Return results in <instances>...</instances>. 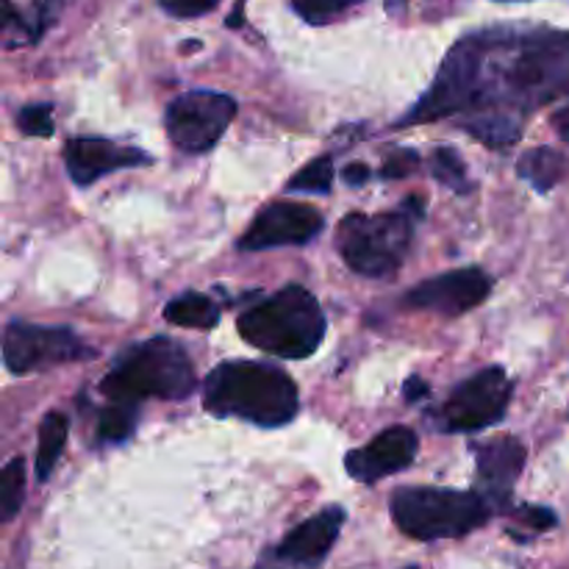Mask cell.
<instances>
[{
  "mask_svg": "<svg viewBox=\"0 0 569 569\" xmlns=\"http://www.w3.org/2000/svg\"><path fill=\"white\" fill-rule=\"evenodd\" d=\"M567 92L569 33L550 28L470 33L445 56L437 81L403 117V126L442 120L459 111H537Z\"/></svg>",
  "mask_w": 569,
  "mask_h": 569,
  "instance_id": "obj_1",
  "label": "cell"
},
{
  "mask_svg": "<svg viewBox=\"0 0 569 569\" xmlns=\"http://www.w3.org/2000/svg\"><path fill=\"white\" fill-rule=\"evenodd\" d=\"M203 406L214 417H239L261 428H281L298 417V383L261 361H222L206 376Z\"/></svg>",
  "mask_w": 569,
  "mask_h": 569,
  "instance_id": "obj_2",
  "label": "cell"
},
{
  "mask_svg": "<svg viewBox=\"0 0 569 569\" xmlns=\"http://www.w3.org/2000/svg\"><path fill=\"white\" fill-rule=\"evenodd\" d=\"M239 337L278 359H309L326 337V315L306 287H283L237 320Z\"/></svg>",
  "mask_w": 569,
  "mask_h": 569,
  "instance_id": "obj_3",
  "label": "cell"
},
{
  "mask_svg": "<svg viewBox=\"0 0 569 569\" xmlns=\"http://www.w3.org/2000/svg\"><path fill=\"white\" fill-rule=\"evenodd\" d=\"M100 389L114 403L128 406L148 398L187 400L198 389V376L181 345L156 337L128 348L106 372Z\"/></svg>",
  "mask_w": 569,
  "mask_h": 569,
  "instance_id": "obj_4",
  "label": "cell"
},
{
  "mask_svg": "<svg viewBox=\"0 0 569 569\" xmlns=\"http://www.w3.org/2000/svg\"><path fill=\"white\" fill-rule=\"evenodd\" d=\"M392 520L406 537L420 542L459 539L487 526L492 506L478 492H453V489L409 487L398 489L389 500Z\"/></svg>",
  "mask_w": 569,
  "mask_h": 569,
  "instance_id": "obj_5",
  "label": "cell"
},
{
  "mask_svg": "<svg viewBox=\"0 0 569 569\" xmlns=\"http://www.w3.org/2000/svg\"><path fill=\"white\" fill-rule=\"evenodd\" d=\"M415 239V220L400 211L348 214L339 222L337 248L345 264L361 278H389L403 267Z\"/></svg>",
  "mask_w": 569,
  "mask_h": 569,
  "instance_id": "obj_6",
  "label": "cell"
},
{
  "mask_svg": "<svg viewBox=\"0 0 569 569\" xmlns=\"http://www.w3.org/2000/svg\"><path fill=\"white\" fill-rule=\"evenodd\" d=\"M233 117H237V100L231 94L192 89V92L178 94L167 106V137L178 150L189 156L209 153L228 131Z\"/></svg>",
  "mask_w": 569,
  "mask_h": 569,
  "instance_id": "obj_7",
  "label": "cell"
},
{
  "mask_svg": "<svg viewBox=\"0 0 569 569\" xmlns=\"http://www.w3.org/2000/svg\"><path fill=\"white\" fill-rule=\"evenodd\" d=\"M511 381L503 367H487L478 376L450 392V398L439 406V428L448 433H470L495 426L506 417L511 403Z\"/></svg>",
  "mask_w": 569,
  "mask_h": 569,
  "instance_id": "obj_8",
  "label": "cell"
},
{
  "mask_svg": "<svg viewBox=\"0 0 569 569\" xmlns=\"http://www.w3.org/2000/svg\"><path fill=\"white\" fill-rule=\"evenodd\" d=\"M92 356L94 350L87 348L70 328L11 322L3 333L6 370L14 376H31V372L50 370L67 361L92 359Z\"/></svg>",
  "mask_w": 569,
  "mask_h": 569,
  "instance_id": "obj_9",
  "label": "cell"
},
{
  "mask_svg": "<svg viewBox=\"0 0 569 569\" xmlns=\"http://www.w3.org/2000/svg\"><path fill=\"white\" fill-rule=\"evenodd\" d=\"M489 292H492V278L478 267H467V270L442 272V276L417 283L411 292H406L403 306L442 317H459L481 306Z\"/></svg>",
  "mask_w": 569,
  "mask_h": 569,
  "instance_id": "obj_10",
  "label": "cell"
},
{
  "mask_svg": "<svg viewBox=\"0 0 569 569\" xmlns=\"http://www.w3.org/2000/svg\"><path fill=\"white\" fill-rule=\"evenodd\" d=\"M322 231V214L306 203H270L256 214L248 231L239 239L242 250L283 248V244H306Z\"/></svg>",
  "mask_w": 569,
  "mask_h": 569,
  "instance_id": "obj_11",
  "label": "cell"
},
{
  "mask_svg": "<svg viewBox=\"0 0 569 569\" xmlns=\"http://www.w3.org/2000/svg\"><path fill=\"white\" fill-rule=\"evenodd\" d=\"M417 433L406 426L387 428L370 445L345 456V470L361 483H378L406 470L417 456Z\"/></svg>",
  "mask_w": 569,
  "mask_h": 569,
  "instance_id": "obj_12",
  "label": "cell"
},
{
  "mask_svg": "<svg viewBox=\"0 0 569 569\" xmlns=\"http://www.w3.org/2000/svg\"><path fill=\"white\" fill-rule=\"evenodd\" d=\"M150 161L153 159L142 150L122 148V144L100 137H78L64 144V167L76 187H92L109 172L126 170V167H144Z\"/></svg>",
  "mask_w": 569,
  "mask_h": 569,
  "instance_id": "obj_13",
  "label": "cell"
},
{
  "mask_svg": "<svg viewBox=\"0 0 569 569\" xmlns=\"http://www.w3.org/2000/svg\"><path fill=\"white\" fill-rule=\"evenodd\" d=\"M478 461V487H481V498L489 500L492 509L506 506L511 498V487L520 478L522 465H526V448L520 439L500 437L487 445L476 448Z\"/></svg>",
  "mask_w": 569,
  "mask_h": 569,
  "instance_id": "obj_14",
  "label": "cell"
},
{
  "mask_svg": "<svg viewBox=\"0 0 569 569\" xmlns=\"http://www.w3.org/2000/svg\"><path fill=\"white\" fill-rule=\"evenodd\" d=\"M342 526L345 511L339 506H328L320 515H315L311 520L300 522L295 531H289V537L278 545L276 559L303 569L320 567L326 561V556L331 553Z\"/></svg>",
  "mask_w": 569,
  "mask_h": 569,
  "instance_id": "obj_15",
  "label": "cell"
},
{
  "mask_svg": "<svg viewBox=\"0 0 569 569\" xmlns=\"http://www.w3.org/2000/svg\"><path fill=\"white\" fill-rule=\"evenodd\" d=\"M164 320L178 328L211 331L220 322V306L200 292H183L164 306Z\"/></svg>",
  "mask_w": 569,
  "mask_h": 569,
  "instance_id": "obj_16",
  "label": "cell"
},
{
  "mask_svg": "<svg viewBox=\"0 0 569 569\" xmlns=\"http://www.w3.org/2000/svg\"><path fill=\"white\" fill-rule=\"evenodd\" d=\"M569 161L565 159V153L553 148H537L528 150L520 161H517V172H520L522 181L531 183L537 192H550L556 183L565 178Z\"/></svg>",
  "mask_w": 569,
  "mask_h": 569,
  "instance_id": "obj_17",
  "label": "cell"
},
{
  "mask_svg": "<svg viewBox=\"0 0 569 569\" xmlns=\"http://www.w3.org/2000/svg\"><path fill=\"white\" fill-rule=\"evenodd\" d=\"M67 437H70V420L61 411H50L39 426V448H37V478L48 481L53 467L59 465L64 453Z\"/></svg>",
  "mask_w": 569,
  "mask_h": 569,
  "instance_id": "obj_18",
  "label": "cell"
},
{
  "mask_svg": "<svg viewBox=\"0 0 569 569\" xmlns=\"http://www.w3.org/2000/svg\"><path fill=\"white\" fill-rule=\"evenodd\" d=\"M465 128L487 148H511L522 137V122L511 114H478Z\"/></svg>",
  "mask_w": 569,
  "mask_h": 569,
  "instance_id": "obj_19",
  "label": "cell"
},
{
  "mask_svg": "<svg viewBox=\"0 0 569 569\" xmlns=\"http://www.w3.org/2000/svg\"><path fill=\"white\" fill-rule=\"evenodd\" d=\"M137 431V409L128 403H111L109 409L100 411L98 420V439L109 445L126 442Z\"/></svg>",
  "mask_w": 569,
  "mask_h": 569,
  "instance_id": "obj_20",
  "label": "cell"
},
{
  "mask_svg": "<svg viewBox=\"0 0 569 569\" xmlns=\"http://www.w3.org/2000/svg\"><path fill=\"white\" fill-rule=\"evenodd\" d=\"M22 498H26V461L11 459L0 476V509L6 522L14 520L17 511L22 509Z\"/></svg>",
  "mask_w": 569,
  "mask_h": 569,
  "instance_id": "obj_21",
  "label": "cell"
},
{
  "mask_svg": "<svg viewBox=\"0 0 569 569\" xmlns=\"http://www.w3.org/2000/svg\"><path fill=\"white\" fill-rule=\"evenodd\" d=\"M333 187V161L331 156H320L311 164H306L292 181L287 183V192H309V194H328Z\"/></svg>",
  "mask_w": 569,
  "mask_h": 569,
  "instance_id": "obj_22",
  "label": "cell"
},
{
  "mask_svg": "<svg viewBox=\"0 0 569 569\" xmlns=\"http://www.w3.org/2000/svg\"><path fill=\"white\" fill-rule=\"evenodd\" d=\"M431 172L437 176L439 183L450 187L453 192L465 194L470 189V178H467L465 161L459 159L453 148H437L431 156Z\"/></svg>",
  "mask_w": 569,
  "mask_h": 569,
  "instance_id": "obj_23",
  "label": "cell"
},
{
  "mask_svg": "<svg viewBox=\"0 0 569 569\" xmlns=\"http://www.w3.org/2000/svg\"><path fill=\"white\" fill-rule=\"evenodd\" d=\"M356 3H361V0H292V9L306 22H328Z\"/></svg>",
  "mask_w": 569,
  "mask_h": 569,
  "instance_id": "obj_24",
  "label": "cell"
},
{
  "mask_svg": "<svg viewBox=\"0 0 569 569\" xmlns=\"http://www.w3.org/2000/svg\"><path fill=\"white\" fill-rule=\"evenodd\" d=\"M17 126L28 137H50L53 133V106L50 103H33L20 109L17 114Z\"/></svg>",
  "mask_w": 569,
  "mask_h": 569,
  "instance_id": "obj_25",
  "label": "cell"
},
{
  "mask_svg": "<svg viewBox=\"0 0 569 569\" xmlns=\"http://www.w3.org/2000/svg\"><path fill=\"white\" fill-rule=\"evenodd\" d=\"M161 9L178 20H192V17H203L220 6V0H159Z\"/></svg>",
  "mask_w": 569,
  "mask_h": 569,
  "instance_id": "obj_26",
  "label": "cell"
},
{
  "mask_svg": "<svg viewBox=\"0 0 569 569\" xmlns=\"http://www.w3.org/2000/svg\"><path fill=\"white\" fill-rule=\"evenodd\" d=\"M417 167H420V156H417L415 150H395V153L383 161L381 176L387 178V181H395V178H409Z\"/></svg>",
  "mask_w": 569,
  "mask_h": 569,
  "instance_id": "obj_27",
  "label": "cell"
},
{
  "mask_svg": "<svg viewBox=\"0 0 569 569\" xmlns=\"http://www.w3.org/2000/svg\"><path fill=\"white\" fill-rule=\"evenodd\" d=\"M517 520L526 522L533 531H548V528L559 522V517L550 509H545V506H522V509H517Z\"/></svg>",
  "mask_w": 569,
  "mask_h": 569,
  "instance_id": "obj_28",
  "label": "cell"
},
{
  "mask_svg": "<svg viewBox=\"0 0 569 569\" xmlns=\"http://www.w3.org/2000/svg\"><path fill=\"white\" fill-rule=\"evenodd\" d=\"M372 170L367 164H361V161H350L348 167L342 170V178L348 187H365L367 181H370Z\"/></svg>",
  "mask_w": 569,
  "mask_h": 569,
  "instance_id": "obj_29",
  "label": "cell"
},
{
  "mask_svg": "<svg viewBox=\"0 0 569 569\" xmlns=\"http://www.w3.org/2000/svg\"><path fill=\"white\" fill-rule=\"evenodd\" d=\"M428 392H431V389H428V383L422 381L420 376H411L409 381L403 383V395L409 403H420V400L428 398Z\"/></svg>",
  "mask_w": 569,
  "mask_h": 569,
  "instance_id": "obj_30",
  "label": "cell"
},
{
  "mask_svg": "<svg viewBox=\"0 0 569 569\" xmlns=\"http://www.w3.org/2000/svg\"><path fill=\"white\" fill-rule=\"evenodd\" d=\"M403 211L411 217V220H422V214H426V200H422L420 194H411V198L403 203Z\"/></svg>",
  "mask_w": 569,
  "mask_h": 569,
  "instance_id": "obj_31",
  "label": "cell"
},
{
  "mask_svg": "<svg viewBox=\"0 0 569 569\" xmlns=\"http://www.w3.org/2000/svg\"><path fill=\"white\" fill-rule=\"evenodd\" d=\"M556 126L561 128V137L569 139V109H565L559 117H556Z\"/></svg>",
  "mask_w": 569,
  "mask_h": 569,
  "instance_id": "obj_32",
  "label": "cell"
},
{
  "mask_svg": "<svg viewBox=\"0 0 569 569\" xmlns=\"http://www.w3.org/2000/svg\"><path fill=\"white\" fill-rule=\"evenodd\" d=\"M409 569H420V567H409Z\"/></svg>",
  "mask_w": 569,
  "mask_h": 569,
  "instance_id": "obj_33",
  "label": "cell"
}]
</instances>
